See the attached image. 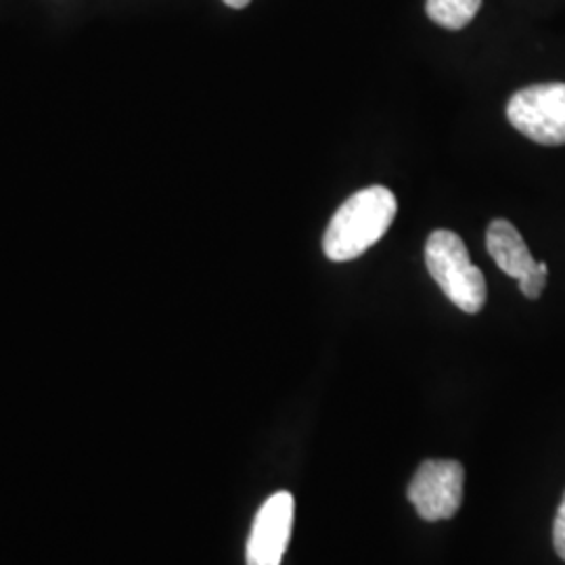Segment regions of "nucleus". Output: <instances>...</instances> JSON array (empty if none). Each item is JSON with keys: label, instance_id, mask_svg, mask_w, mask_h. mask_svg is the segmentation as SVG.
<instances>
[{"label": "nucleus", "instance_id": "obj_1", "mask_svg": "<svg viewBox=\"0 0 565 565\" xmlns=\"http://www.w3.org/2000/svg\"><path fill=\"white\" fill-rule=\"evenodd\" d=\"M398 212L390 189L366 186L338 207L323 237L324 256L331 263H350L363 256L387 233Z\"/></svg>", "mask_w": 565, "mask_h": 565}, {"label": "nucleus", "instance_id": "obj_2", "mask_svg": "<svg viewBox=\"0 0 565 565\" xmlns=\"http://www.w3.org/2000/svg\"><path fill=\"white\" fill-rule=\"evenodd\" d=\"M425 266L446 298L467 315H478L486 303L484 273L471 263L463 239L438 228L425 243Z\"/></svg>", "mask_w": 565, "mask_h": 565}, {"label": "nucleus", "instance_id": "obj_3", "mask_svg": "<svg viewBox=\"0 0 565 565\" xmlns=\"http://www.w3.org/2000/svg\"><path fill=\"white\" fill-rule=\"evenodd\" d=\"M507 118L530 141L565 145V82L532 84L518 90L507 105Z\"/></svg>", "mask_w": 565, "mask_h": 565}, {"label": "nucleus", "instance_id": "obj_4", "mask_svg": "<svg viewBox=\"0 0 565 565\" xmlns=\"http://www.w3.org/2000/svg\"><path fill=\"white\" fill-rule=\"evenodd\" d=\"M463 465L429 459L419 465L408 486V501L425 522L450 520L463 501Z\"/></svg>", "mask_w": 565, "mask_h": 565}, {"label": "nucleus", "instance_id": "obj_5", "mask_svg": "<svg viewBox=\"0 0 565 565\" xmlns=\"http://www.w3.org/2000/svg\"><path fill=\"white\" fill-rule=\"evenodd\" d=\"M294 511L296 505L289 492H277L264 501L245 548L247 565H281L291 539Z\"/></svg>", "mask_w": 565, "mask_h": 565}, {"label": "nucleus", "instance_id": "obj_6", "mask_svg": "<svg viewBox=\"0 0 565 565\" xmlns=\"http://www.w3.org/2000/svg\"><path fill=\"white\" fill-rule=\"evenodd\" d=\"M486 247L497 266L515 281H522L525 275H530L539 266V260L532 258L524 237L509 221L490 223L486 231Z\"/></svg>", "mask_w": 565, "mask_h": 565}, {"label": "nucleus", "instance_id": "obj_7", "mask_svg": "<svg viewBox=\"0 0 565 565\" xmlns=\"http://www.w3.org/2000/svg\"><path fill=\"white\" fill-rule=\"evenodd\" d=\"M482 0H427V18L446 30H463L478 15Z\"/></svg>", "mask_w": 565, "mask_h": 565}, {"label": "nucleus", "instance_id": "obj_8", "mask_svg": "<svg viewBox=\"0 0 565 565\" xmlns=\"http://www.w3.org/2000/svg\"><path fill=\"white\" fill-rule=\"evenodd\" d=\"M546 275H548V266L546 263H539V266L525 275L524 279L520 282V291L524 294L527 300H539L541 294L545 291Z\"/></svg>", "mask_w": 565, "mask_h": 565}, {"label": "nucleus", "instance_id": "obj_9", "mask_svg": "<svg viewBox=\"0 0 565 565\" xmlns=\"http://www.w3.org/2000/svg\"><path fill=\"white\" fill-rule=\"evenodd\" d=\"M553 545L557 555L565 562V494L559 511L555 515V524H553Z\"/></svg>", "mask_w": 565, "mask_h": 565}, {"label": "nucleus", "instance_id": "obj_10", "mask_svg": "<svg viewBox=\"0 0 565 565\" xmlns=\"http://www.w3.org/2000/svg\"><path fill=\"white\" fill-rule=\"evenodd\" d=\"M226 7H231V9H245L252 0H223Z\"/></svg>", "mask_w": 565, "mask_h": 565}]
</instances>
